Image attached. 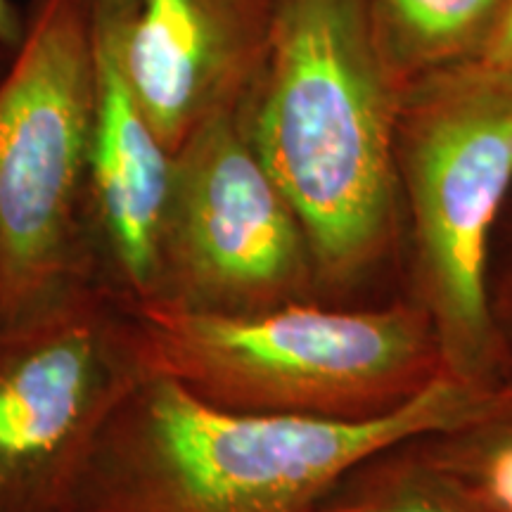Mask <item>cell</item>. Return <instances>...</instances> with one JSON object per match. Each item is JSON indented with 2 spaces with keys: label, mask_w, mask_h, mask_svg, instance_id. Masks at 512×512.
Listing matches in <instances>:
<instances>
[{
  "label": "cell",
  "mask_w": 512,
  "mask_h": 512,
  "mask_svg": "<svg viewBox=\"0 0 512 512\" xmlns=\"http://www.w3.org/2000/svg\"><path fill=\"white\" fill-rule=\"evenodd\" d=\"M406 441L356 465L313 512H472Z\"/></svg>",
  "instance_id": "cell-12"
},
{
  "label": "cell",
  "mask_w": 512,
  "mask_h": 512,
  "mask_svg": "<svg viewBox=\"0 0 512 512\" xmlns=\"http://www.w3.org/2000/svg\"><path fill=\"white\" fill-rule=\"evenodd\" d=\"M147 373L136 306L102 280L0 323V512H62Z\"/></svg>",
  "instance_id": "cell-6"
},
{
  "label": "cell",
  "mask_w": 512,
  "mask_h": 512,
  "mask_svg": "<svg viewBox=\"0 0 512 512\" xmlns=\"http://www.w3.org/2000/svg\"><path fill=\"white\" fill-rule=\"evenodd\" d=\"M486 309L503 384L512 387V188L498 216L486 261Z\"/></svg>",
  "instance_id": "cell-13"
},
{
  "label": "cell",
  "mask_w": 512,
  "mask_h": 512,
  "mask_svg": "<svg viewBox=\"0 0 512 512\" xmlns=\"http://www.w3.org/2000/svg\"><path fill=\"white\" fill-rule=\"evenodd\" d=\"M512 387L441 380L366 422L226 411L164 373L121 401L62 512H313L377 451L479 420Z\"/></svg>",
  "instance_id": "cell-2"
},
{
  "label": "cell",
  "mask_w": 512,
  "mask_h": 512,
  "mask_svg": "<svg viewBox=\"0 0 512 512\" xmlns=\"http://www.w3.org/2000/svg\"><path fill=\"white\" fill-rule=\"evenodd\" d=\"M510 0H368L382 60L403 88L484 55Z\"/></svg>",
  "instance_id": "cell-10"
},
{
  "label": "cell",
  "mask_w": 512,
  "mask_h": 512,
  "mask_svg": "<svg viewBox=\"0 0 512 512\" xmlns=\"http://www.w3.org/2000/svg\"><path fill=\"white\" fill-rule=\"evenodd\" d=\"M98 62L91 0H31L0 74V323L100 280L86 233Z\"/></svg>",
  "instance_id": "cell-5"
},
{
  "label": "cell",
  "mask_w": 512,
  "mask_h": 512,
  "mask_svg": "<svg viewBox=\"0 0 512 512\" xmlns=\"http://www.w3.org/2000/svg\"><path fill=\"white\" fill-rule=\"evenodd\" d=\"M133 306L147 368L226 411L366 422L401 411L448 377L430 318L403 297L254 316Z\"/></svg>",
  "instance_id": "cell-3"
},
{
  "label": "cell",
  "mask_w": 512,
  "mask_h": 512,
  "mask_svg": "<svg viewBox=\"0 0 512 512\" xmlns=\"http://www.w3.org/2000/svg\"><path fill=\"white\" fill-rule=\"evenodd\" d=\"M91 3L98 112L86 190L88 245L102 283L131 304H152L176 157L128 86L110 10L102 0Z\"/></svg>",
  "instance_id": "cell-9"
},
{
  "label": "cell",
  "mask_w": 512,
  "mask_h": 512,
  "mask_svg": "<svg viewBox=\"0 0 512 512\" xmlns=\"http://www.w3.org/2000/svg\"><path fill=\"white\" fill-rule=\"evenodd\" d=\"M399 297L430 318L446 373L503 384L486 261L512 188V72L475 60L406 83L396 110Z\"/></svg>",
  "instance_id": "cell-4"
},
{
  "label": "cell",
  "mask_w": 512,
  "mask_h": 512,
  "mask_svg": "<svg viewBox=\"0 0 512 512\" xmlns=\"http://www.w3.org/2000/svg\"><path fill=\"white\" fill-rule=\"evenodd\" d=\"M401 91L375 43L368 0H275L240 119L302 221L323 304L399 297Z\"/></svg>",
  "instance_id": "cell-1"
},
{
  "label": "cell",
  "mask_w": 512,
  "mask_h": 512,
  "mask_svg": "<svg viewBox=\"0 0 512 512\" xmlns=\"http://www.w3.org/2000/svg\"><path fill=\"white\" fill-rule=\"evenodd\" d=\"M174 157L152 304L254 316L320 302L306 230L256 155L240 110L197 128Z\"/></svg>",
  "instance_id": "cell-7"
},
{
  "label": "cell",
  "mask_w": 512,
  "mask_h": 512,
  "mask_svg": "<svg viewBox=\"0 0 512 512\" xmlns=\"http://www.w3.org/2000/svg\"><path fill=\"white\" fill-rule=\"evenodd\" d=\"M406 444L472 512H512V399L484 418L415 434Z\"/></svg>",
  "instance_id": "cell-11"
},
{
  "label": "cell",
  "mask_w": 512,
  "mask_h": 512,
  "mask_svg": "<svg viewBox=\"0 0 512 512\" xmlns=\"http://www.w3.org/2000/svg\"><path fill=\"white\" fill-rule=\"evenodd\" d=\"M140 110L176 150L240 110L266 57L275 0H102Z\"/></svg>",
  "instance_id": "cell-8"
},
{
  "label": "cell",
  "mask_w": 512,
  "mask_h": 512,
  "mask_svg": "<svg viewBox=\"0 0 512 512\" xmlns=\"http://www.w3.org/2000/svg\"><path fill=\"white\" fill-rule=\"evenodd\" d=\"M479 60L496 64V67L510 69L512 72V0L508 10H505L501 24H498L496 34L491 36L489 46H486L484 55L479 57Z\"/></svg>",
  "instance_id": "cell-14"
},
{
  "label": "cell",
  "mask_w": 512,
  "mask_h": 512,
  "mask_svg": "<svg viewBox=\"0 0 512 512\" xmlns=\"http://www.w3.org/2000/svg\"><path fill=\"white\" fill-rule=\"evenodd\" d=\"M5 53H8V50H5L3 46H0V74H3L5 64H8V60H5Z\"/></svg>",
  "instance_id": "cell-16"
},
{
  "label": "cell",
  "mask_w": 512,
  "mask_h": 512,
  "mask_svg": "<svg viewBox=\"0 0 512 512\" xmlns=\"http://www.w3.org/2000/svg\"><path fill=\"white\" fill-rule=\"evenodd\" d=\"M24 31V12L17 8L15 0H0V46L8 53L17 48Z\"/></svg>",
  "instance_id": "cell-15"
}]
</instances>
